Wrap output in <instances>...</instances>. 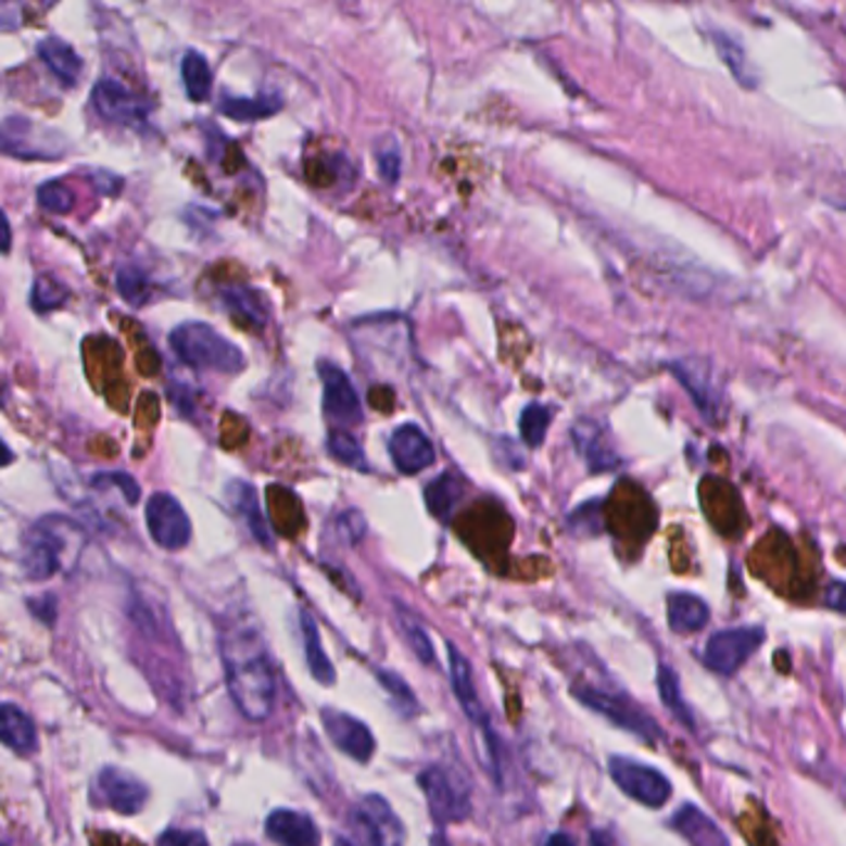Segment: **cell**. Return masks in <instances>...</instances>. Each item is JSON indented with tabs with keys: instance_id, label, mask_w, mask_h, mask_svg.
I'll use <instances>...</instances> for the list:
<instances>
[{
	"instance_id": "cell-30",
	"label": "cell",
	"mask_w": 846,
	"mask_h": 846,
	"mask_svg": "<svg viewBox=\"0 0 846 846\" xmlns=\"http://www.w3.org/2000/svg\"><path fill=\"white\" fill-rule=\"evenodd\" d=\"M327 453L342 466L359 470V473H369V460L364 453L362 443L346 429H332L327 435Z\"/></svg>"
},
{
	"instance_id": "cell-45",
	"label": "cell",
	"mask_w": 846,
	"mask_h": 846,
	"mask_svg": "<svg viewBox=\"0 0 846 846\" xmlns=\"http://www.w3.org/2000/svg\"><path fill=\"white\" fill-rule=\"evenodd\" d=\"M590 846H623L621 839L607 826H596L590 834Z\"/></svg>"
},
{
	"instance_id": "cell-6",
	"label": "cell",
	"mask_w": 846,
	"mask_h": 846,
	"mask_svg": "<svg viewBox=\"0 0 846 846\" xmlns=\"http://www.w3.org/2000/svg\"><path fill=\"white\" fill-rule=\"evenodd\" d=\"M609 774L623 795L648 809H661L671 799V782L661 770L644 765L631 757L614 755L609 760Z\"/></svg>"
},
{
	"instance_id": "cell-11",
	"label": "cell",
	"mask_w": 846,
	"mask_h": 846,
	"mask_svg": "<svg viewBox=\"0 0 846 846\" xmlns=\"http://www.w3.org/2000/svg\"><path fill=\"white\" fill-rule=\"evenodd\" d=\"M151 540L164 550H184L191 542V520L172 493H154L147 503Z\"/></svg>"
},
{
	"instance_id": "cell-35",
	"label": "cell",
	"mask_w": 846,
	"mask_h": 846,
	"mask_svg": "<svg viewBox=\"0 0 846 846\" xmlns=\"http://www.w3.org/2000/svg\"><path fill=\"white\" fill-rule=\"evenodd\" d=\"M377 679L381 683V689L389 693V698L399 708V712H404V716H416V712L421 710V706H418V700L414 696V691L408 689V683L401 679L399 673L389 671V668H379Z\"/></svg>"
},
{
	"instance_id": "cell-49",
	"label": "cell",
	"mask_w": 846,
	"mask_h": 846,
	"mask_svg": "<svg viewBox=\"0 0 846 846\" xmlns=\"http://www.w3.org/2000/svg\"><path fill=\"white\" fill-rule=\"evenodd\" d=\"M431 846H451V842L445 839V834H443V832H439V834H433Z\"/></svg>"
},
{
	"instance_id": "cell-1",
	"label": "cell",
	"mask_w": 846,
	"mask_h": 846,
	"mask_svg": "<svg viewBox=\"0 0 846 846\" xmlns=\"http://www.w3.org/2000/svg\"><path fill=\"white\" fill-rule=\"evenodd\" d=\"M218 646L230 700L245 720L265 723L273 716L278 689L261 623L248 611L233 614L223 621Z\"/></svg>"
},
{
	"instance_id": "cell-2",
	"label": "cell",
	"mask_w": 846,
	"mask_h": 846,
	"mask_svg": "<svg viewBox=\"0 0 846 846\" xmlns=\"http://www.w3.org/2000/svg\"><path fill=\"white\" fill-rule=\"evenodd\" d=\"M168 342L178 359L191 369L218 374H240L245 369L243 352L206 323L178 325Z\"/></svg>"
},
{
	"instance_id": "cell-29",
	"label": "cell",
	"mask_w": 846,
	"mask_h": 846,
	"mask_svg": "<svg viewBox=\"0 0 846 846\" xmlns=\"http://www.w3.org/2000/svg\"><path fill=\"white\" fill-rule=\"evenodd\" d=\"M656 685H658V696H661V703L673 712L675 720H679V723H683L689 730L696 728V720H693L689 703L683 700L679 673H675L671 666L661 664L658 666V673H656Z\"/></svg>"
},
{
	"instance_id": "cell-28",
	"label": "cell",
	"mask_w": 846,
	"mask_h": 846,
	"mask_svg": "<svg viewBox=\"0 0 846 846\" xmlns=\"http://www.w3.org/2000/svg\"><path fill=\"white\" fill-rule=\"evenodd\" d=\"M223 305L228 312H233L238 319H243L251 327H265V302L255 290L245 288V285H228L220 292Z\"/></svg>"
},
{
	"instance_id": "cell-44",
	"label": "cell",
	"mask_w": 846,
	"mask_h": 846,
	"mask_svg": "<svg viewBox=\"0 0 846 846\" xmlns=\"http://www.w3.org/2000/svg\"><path fill=\"white\" fill-rule=\"evenodd\" d=\"M30 609L38 614V617L45 621V623H52L58 617V604L52 596H42V599H33L30 602Z\"/></svg>"
},
{
	"instance_id": "cell-39",
	"label": "cell",
	"mask_w": 846,
	"mask_h": 846,
	"mask_svg": "<svg viewBox=\"0 0 846 846\" xmlns=\"http://www.w3.org/2000/svg\"><path fill=\"white\" fill-rule=\"evenodd\" d=\"M334 530L346 545H356V542H362L364 534H367V520H364L359 510H344L340 518H337Z\"/></svg>"
},
{
	"instance_id": "cell-27",
	"label": "cell",
	"mask_w": 846,
	"mask_h": 846,
	"mask_svg": "<svg viewBox=\"0 0 846 846\" xmlns=\"http://www.w3.org/2000/svg\"><path fill=\"white\" fill-rule=\"evenodd\" d=\"M424 497L431 515L439 520H449L463 497V480L456 473H443L426 485Z\"/></svg>"
},
{
	"instance_id": "cell-36",
	"label": "cell",
	"mask_w": 846,
	"mask_h": 846,
	"mask_svg": "<svg viewBox=\"0 0 846 846\" xmlns=\"http://www.w3.org/2000/svg\"><path fill=\"white\" fill-rule=\"evenodd\" d=\"M117 290L124 300L139 307L144 305L151 295V282L139 267H122L117 273Z\"/></svg>"
},
{
	"instance_id": "cell-21",
	"label": "cell",
	"mask_w": 846,
	"mask_h": 846,
	"mask_svg": "<svg viewBox=\"0 0 846 846\" xmlns=\"http://www.w3.org/2000/svg\"><path fill=\"white\" fill-rule=\"evenodd\" d=\"M0 743L23 755H30L38 747V733L30 716L15 703H0Z\"/></svg>"
},
{
	"instance_id": "cell-34",
	"label": "cell",
	"mask_w": 846,
	"mask_h": 846,
	"mask_svg": "<svg viewBox=\"0 0 846 846\" xmlns=\"http://www.w3.org/2000/svg\"><path fill=\"white\" fill-rule=\"evenodd\" d=\"M280 110V102L278 100H240V97H226V100L220 102V112L228 114L230 119H238V122H253V119H263V117H270V114H275Z\"/></svg>"
},
{
	"instance_id": "cell-14",
	"label": "cell",
	"mask_w": 846,
	"mask_h": 846,
	"mask_svg": "<svg viewBox=\"0 0 846 846\" xmlns=\"http://www.w3.org/2000/svg\"><path fill=\"white\" fill-rule=\"evenodd\" d=\"M389 456L399 473L416 476L424 468L433 466L435 449L429 435H426L416 424H404L391 433L389 439Z\"/></svg>"
},
{
	"instance_id": "cell-23",
	"label": "cell",
	"mask_w": 846,
	"mask_h": 846,
	"mask_svg": "<svg viewBox=\"0 0 846 846\" xmlns=\"http://www.w3.org/2000/svg\"><path fill=\"white\" fill-rule=\"evenodd\" d=\"M300 634H302V644H305V661L312 673V679L323 685H332L337 681V671L329 656L325 654L323 641H319V629L317 621L312 619V614L300 609Z\"/></svg>"
},
{
	"instance_id": "cell-22",
	"label": "cell",
	"mask_w": 846,
	"mask_h": 846,
	"mask_svg": "<svg viewBox=\"0 0 846 846\" xmlns=\"http://www.w3.org/2000/svg\"><path fill=\"white\" fill-rule=\"evenodd\" d=\"M394 617H396L401 636H404L408 648H412V654L418 658V664L433 666L435 664V648H433V641H431L429 629H426L424 619L418 617L412 607H406V604L399 602V599H394Z\"/></svg>"
},
{
	"instance_id": "cell-46",
	"label": "cell",
	"mask_w": 846,
	"mask_h": 846,
	"mask_svg": "<svg viewBox=\"0 0 846 846\" xmlns=\"http://www.w3.org/2000/svg\"><path fill=\"white\" fill-rule=\"evenodd\" d=\"M13 243V233H11V223H8V216L0 211V253L11 251Z\"/></svg>"
},
{
	"instance_id": "cell-12",
	"label": "cell",
	"mask_w": 846,
	"mask_h": 846,
	"mask_svg": "<svg viewBox=\"0 0 846 846\" xmlns=\"http://www.w3.org/2000/svg\"><path fill=\"white\" fill-rule=\"evenodd\" d=\"M323 725L325 733L337 750L352 757L354 762H369L374 755V733L367 723H362L359 718H354L352 712L337 710V708H323Z\"/></svg>"
},
{
	"instance_id": "cell-38",
	"label": "cell",
	"mask_w": 846,
	"mask_h": 846,
	"mask_svg": "<svg viewBox=\"0 0 846 846\" xmlns=\"http://www.w3.org/2000/svg\"><path fill=\"white\" fill-rule=\"evenodd\" d=\"M38 203L50 213H70L75 206V195L65 184L50 181L38 189Z\"/></svg>"
},
{
	"instance_id": "cell-15",
	"label": "cell",
	"mask_w": 846,
	"mask_h": 846,
	"mask_svg": "<svg viewBox=\"0 0 846 846\" xmlns=\"http://www.w3.org/2000/svg\"><path fill=\"white\" fill-rule=\"evenodd\" d=\"M92 102L97 112L104 119L127 124V127H139L147 119V106L141 104L137 94H131L127 87H122L114 79H102L92 89Z\"/></svg>"
},
{
	"instance_id": "cell-43",
	"label": "cell",
	"mask_w": 846,
	"mask_h": 846,
	"mask_svg": "<svg viewBox=\"0 0 846 846\" xmlns=\"http://www.w3.org/2000/svg\"><path fill=\"white\" fill-rule=\"evenodd\" d=\"M824 602L830 609L846 614V582H842V579H834V582H830V586H826V594H824Z\"/></svg>"
},
{
	"instance_id": "cell-53",
	"label": "cell",
	"mask_w": 846,
	"mask_h": 846,
	"mask_svg": "<svg viewBox=\"0 0 846 846\" xmlns=\"http://www.w3.org/2000/svg\"><path fill=\"white\" fill-rule=\"evenodd\" d=\"M0 846H5V844H3V842H0Z\"/></svg>"
},
{
	"instance_id": "cell-24",
	"label": "cell",
	"mask_w": 846,
	"mask_h": 846,
	"mask_svg": "<svg viewBox=\"0 0 846 846\" xmlns=\"http://www.w3.org/2000/svg\"><path fill=\"white\" fill-rule=\"evenodd\" d=\"M572 435H574V445H577L579 456H582L586 460V466L596 470V473H599V470H609L619 463L617 453H614L609 445L604 443L602 429L594 421H577L574 429H572Z\"/></svg>"
},
{
	"instance_id": "cell-5",
	"label": "cell",
	"mask_w": 846,
	"mask_h": 846,
	"mask_svg": "<svg viewBox=\"0 0 846 846\" xmlns=\"http://www.w3.org/2000/svg\"><path fill=\"white\" fill-rule=\"evenodd\" d=\"M70 528L67 520L45 518L35 522L25 534L23 545V569L30 579H50L62 565V555L67 552L65 530Z\"/></svg>"
},
{
	"instance_id": "cell-18",
	"label": "cell",
	"mask_w": 846,
	"mask_h": 846,
	"mask_svg": "<svg viewBox=\"0 0 846 846\" xmlns=\"http://www.w3.org/2000/svg\"><path fill=\"white\" fill-rule=\"evenodd\" d=\"M671 826L691 846H730L725 832L696 805H683L671 817Z\"/></svg>"
},
{
	"instance_id": "cell-50",
	"label": "cell",
	"mask_w": 846,
	"mask_h": 846,
	"mask_svg": "<svg viewBox=\"0 0 846 846\" xmlns=\"http://www.w3.org/2000/svg\"><path fill=\"white\" fill-rule=\"evenodd\" d=\"M334 846H354V844L350 839H342V836H340V839L334 842Z\"/></svg>"
},
{
	"instance_id": "cell-31",
	"label": "cell",
	"mask_w": 846,
	"mask_h": 846,
	"mask_svg": "<svg viewBox=\"0 0 846 846\" xmlns=\"http://www.w3.org/2000/svg\"><path fill=\"white\" fill-rule=\"evenodd\" d=\"M181 75H184V87L193 102H206L211 97V87H213V75L206 58L201 52H186V58L181 62Z\"/></svg>"
},
{
	"instance_id": "cell-13",
	"label": "cell",
	"mask_w": 846,
	"mask_h": 846,
	"mask_svg": "<svg viewBox=\"0 0 846 846\" xmlns=\"http://www.w3.org/2000/svg\"><path fill=\"white\" fill-rule=\"evenodd\" d=\"M97 795L119 815H137L149 799V787L137 774L122 768H104L97 774Z\"/></svg>"
},
{
	"instance_id": "cell-9",
	"label": "cell",
	"mask_w": 846,
	"mask_h": 846,
	"mask_svg": "<svg viewBox=\"0 0 846 846\" xmlns=\"http://www.w3.org/2000/svg\"><path fill=\"white\" fill-rule=\"evenodd\" d=\"M354 830L367 846H404L406 826L381 795H364L352 812Z\"/></svg>"
},
{
	"instance_id": "cell-7",
	"label": "cell",
	"mask_w": 846,
	"mask_h": 846,
	"mask_svg": "<svg viewBox=\"0 0 846 846\" xmlns=\"http://www.w3.org/2000/svg\"><path fill=\"white\" fill-rule=\"evenodd\" d=\"M765 631L760 627L720 629L706 641L703 664L718 675H735L750 661V656L762 646Z\"/></svg>"
},
{
	"instance_id": "cell-48",
	"label": "cell",
	"mask_w": 846,
	"mask_h": 846,
	"mask_svg": "<svg viewBox=\"0 0 846 846\" xmlns=\"http://www.w3.org/2000/svg\"><path fill=\"white\" fill-rule=\"evenodd\" d=\"M11 460H13V451L8 449L3 441H0V468L8 466V463H11Z\"/></svg>"
},
{
	"instance_id": "cell-51",
	"label": "cell",
	"mask_w": 846,
	"mask_h": 846,
	"mask_svg": "<svg viewBox=\"0 0 846 846\" xmlns=\"http://www.w3.org/2000/svg\"><path fill=\"white\" fill-rule=\"evenodd\" d=\"M58 3V0H42V5L45 8H50V5H55Z\"/></svg>"
},
{
	"instance_id": "cell-3",
	"label": "cell",
	"mask_w": 846,
	"mask_h": 846,
	"mask_svg": "<svg viewBox=\"0 0 846 846\" xmlns=\"http://www.w3.org/2000/svg\"><path fill=\"white\" fill-rule=\"evenodd\" d=\"M445 648H449V673H451L453 693H456L460 708L468 716L470 723H473L478 728V733L483 735V750H480V762H483V768L488 770L490 778H493L497 785H501V780H503V774H501V753H497V741H495L493 728H490V718H488V712H485L483 700H480L478 691H476L473 671H470L468 658L458 652L456 644H451V641H449V644H445Z\"/></svg>"
},
{
	"instance_id": "cell-17",
	"label": "cell",
	"mask_w": 846,
	"mask_h": 846,
	"mask_svg": "<svg viewBox=\"0 0 846 846\" xmlns=\"http://www.w3.org/2000/svg\"><path fill=\"white\" fill-rule=\"evenodd\" d=\"M267 839L278 846H319V834L315 819L298 809H275L265 819Z\"/></svg>"
},
{
	"instance_id": "cell-40",
	"label": "cell",
	"mask_w": 846,
	"mask_h": 846,
	"mask_svg": "<svg viewBox=\"0 0 846 846\" xmlns=\"http://www.w3.org/2000/svg\"><path fill=\"white\" fill-rule=\"evenodd\" d=\"M94 485L97 488H117L119 493L124 495V501H127L129 505H137L139 495H141L137 480L127 473H100V476H94Z\"/></svg>"
},
{
	"instance_id": "cell-52",
	"label": "cell",
	"mask_w": 846,
	"mask_h": 846,
	"mask_svg": "<svg viewBox=\"0 0 846 846\" xmlns=\"http://www.w3.org/2000/svg\"><path fill=\"white\" fill-rule=\"evenodd\" d=\"M236 846H253V844H236Z\"/></svg>"
},
{
	"instance_id": "cell-41",
	"label": "cell",
	"mask_w": 846,
	"mask_h": 846,
	"mask_svg": "<svg viewBox=\"0 0 846 846\" xmlns=\"http://www.w3.org/2000/svg\"><path fill=\"white\" fill-rule=\"evenodd\" d=\"M156 846H209V836L201 830H166Z\"/></svg>"
},
{
	"instance_id": "cell-10",
	"label": "cell",
	"mask_w": 846,
	"mask_h": 846,
	"mask_svg": "<svg viewBox=\"0 0 846 846\" xmlns=\"http://www.w3.org/2000/svg\"><path fill=\"white\" fill-rule=\"evenodd\" d=\"M317 377L323 381V408L334 426H356L364 421L362 399L356 394L350 374L332 362H317Z\"/></svg>"
},
{
	"instance_id": "cell-26",
	"label": "cell",
	"mask_w": 846,
	"mask_h": 846,
	"mask_svg": "<svg viewBox=\"0 0 846 846\" xmlns=\"http://www.w3.org/2000/svg\"><path fill=\"white\" fill-rule=\"evenodd\" d=\"M712 45H716L718 55H720V60L725 62L730 75L737 79V85H743L747 89L757 87V73H755V67L750 65V58H747L745 48L733 38V35L716 30L712 33Z\"/></svg>"
},
{
	"instance_id": "cell-47",
	"label": "cell",
	"mask_w": 846,
	"mask_h": 846,
	"mask_svg": "<svg viewBox=\"0 0 846 846\" xmlns=\"http://www.w3.org/2000/svg\"><path fill=\"white\" fill-rule=\"evenodd\" d=\"M545 846H577V842L567 832H555V834H550Z\"/></svg>"
},
{
	"instance_id": "cell-25",
	"label": "cell",
	"mask_w": 846,
	"mask_h": 846,
	"mask_svg": "<svg viewBox=\"0 0 846 846\" xmlns=\"http://www.w3.org/2000/svg\"><path fill=\"white\" fill-rule=\"evenodd\" d=\"M38 55L50 67V73L55 75L65 87H75L79 75H83V60L77 52L70 48L65 40L60 38H45L38 45Z\"/></svg>"
},
{
	"instance_id": "cell-20",
	"label": "cell",
	"mask_w": 846,
	"mask_h": 846,
	"mask_svg": "<svg viewBox=\"0 0 846 846\" xmlns=\"http://www.w3.org/2000/svg\"><path fill=\"white\" fill-rule=\"evenodd\" d=\"M666 617H668V627H671V631H675V634H696V631L708 627L710 607L700 599L698 594L673 592L668 594Z\"/></svg>"
},
{
	"instance_id": "cell-42",
	"label": "cell",
	"mask_w": 846,
	"mask_h": 846,
	"mask_svg": "<svg viewBox=\"0 0 846 846\" xmlns=\"http://www.w3.org/2000/svg\"><path fill=\"white\" fill-rule=\"evenodd\" d=\"M377 164H379V174L387 184H396L399 174H401V156L394 141H389L387 149L377 151Z\"/></svg>"
},
{
	"instance_id": "cell-8",
	"label": "cell",
	"mask_w": 846,
	"mask_h": 846,
	"mask_svg": "<svg viewBox=\"0 0 846 846\" xmlns=\"http://www.w3.org/2000/svg\"><path fill=\"white\" fill-rule=\"evenodd\" d=\"M574 698L579 703H584L586 708H592L594 712H599V716L609 718L614 725L629 730V733L644 737L648 743L658 741V735H661V728L656 725V720L652 716H646V712L636 708L629 698L617 696V693L582 683L574 689Z\"/></svg>"
},
{
	"instance_id": "cell-16",
	"label": "cell",
	"mask_w": 846,
	"mask_h": 846,
	"mask_svg": "<svg viewBox=\"0 0 846 846\" xmlns=\"http://www.w3.org/2000/svg\"><path fill=\"white\" fill-rule=\"evenodd\" d=\"M673 377L681 381L683 389L689 391L691 399L696 401L698 412L706 418H716L720 406V389L712 377L708 362L700 359H681L671 364Z\"/></svg>"
},
{
	"instance_id": "cell-37",
	"label": "cell",
	"mask_w": 846,
	"mask_h": 846,
	"mask_svg": "<svg viewBox=\"0 0 846 846\" xmlns=\"http://www.w3.org/2000/svg\"><path fill=\"white\" fill-rule=\"evenodd\" d=\"M67 295L70 292H67L65 285L55 278H50V275H42V278H38L33 285L30 302L38 312H50V310L60 307L62 302L67 300Z\"/></svg>"
},
{
	"instance_id": "cell-19",
	"label": "cell",
	"mask_w": 846,
	"mask_h": 846,
	"mask_svg": "<svg viewBox=\"0 0 846 846\" xmlns=\"http://www.w3.org/2000/svg\"><path fill=\"white\" fill-rule=\"evenodd\" d=\"M226 495H228V503L233 505V510L243 518L248 530H251V534L257 540V545L273 547V534L267 530L261 497H257V490L253 488V483H248V480H233V483L228 485Z\"/></svg>"
},
{
	"instance_id": "cell-33",
	"label": "cell",
	"mask_w": 846,
	"mask_h": 846,
	"mask_svg": "<svg viewBox=\"0 0 846 846\" xmlns=\"http://www.w3.org/2000/svg\"><path fill=\"white\" fill-rule=\"evenodd\" d=\"M550 421H552V408L545 404H528L520 414V433L522 441L530 445V449H540L547 439L550 431Z\"/></svg>"
},
{
	"instance_id": "cell-4",
	"label": "cell",
	"mask_w": 846,
	"mask_h": 846,
	"mask_svg": "<svg viewBox=\"0 0 846 846\" xmlns=\"http://www.w3.org/2000/svg\"><path fill=\"white\" fill-rule=\"evenodd\" d=\"M418 787L424 790L433 822L439 826L456 824L470 817L468 782H463L460 774L445 768V765H426V768L418 772Z\"/></svg>"
},
{
	"instance_id": "cell-32",
	"label": "cell",
	"mask_w": 846,
	"mask_h": 846,
	"mask_svg": "<svg viewBox=\"0 0 846 846\" xmlns=\"http://www.w3.org/2000/svg\"><path fill=\"white\" fill-rule=\"evenodd\" d=\"M21 122H8L0 127V154H11L21 159H55V154L42 147H35L28 137V124L23 131H17Z\"/></svg>"
}]
</instances>
